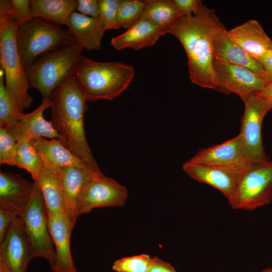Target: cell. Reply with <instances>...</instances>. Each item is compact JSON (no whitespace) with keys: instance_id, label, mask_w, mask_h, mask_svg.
<instances>
[{"instance_id":"cell-1","label":"cell","mask_w":272,"mask_h":272,"mask_svg":"<svg viewBox=\"0 0 272 272\" xmlns=\"http://www.w3.org/2000/svg\"><path fill=\"white\" fill-rule=\"evenodd\" d=\"M221 24L215 11L202 4L196 13L183 15L167 29V33L175 36L185 49L191 82L216 91L212 42L215 30Z\"/></svg>"},{"instance_id":"cell-2","label":"cell","mask_w":272,"mask_h":272,"mask_svg":"<svg viewBox=\"0 0 272 272\" xmlns=\"http://www.w3.org/2000/svg\"><path fill=\"white\" fill-rule=\"evenodd\" d=\"M51 119L62 144L95 171H100L88 145L84 128L88 105L73 75L55 89L51 98Z\"/></svg>"},{"instance_id":"cell-3","label":"cell","mask_w":272,"mask_h":272,"mask_svg":"<svg viewBox=\"0 0 272 272\" xmlns=\"http://www.w3.org/2000/svg\"><path fill=\"white\" fill-rule=\"evenodd\" d=\"M133 67L120 62L97 61L82 55L73 74L87 101L112 100L125 90Z\"/></svg>"},{"instance_id":"cell-4","label":"cell","mask_w":272,"mask_h":272,"mask_svg":"<svg viewBox=\"0 0 272 272\" xmlns=\"http://www.w3.org/2000/svg\"><path fill=\"white\" fill-rule=\"evenodd\" d=\"M18 24L9 16L5 6L0 7V62L5 73L7 92L16 108L24 113L33 102L26 68L16 44Z\"/></svg>"},{"instance_id":"cell-5","label":"cell","mask_w":272,"mask_h":272,"mask_svg":"<svg viewBox=\"0 0 272 272\" xmlns=\"http://www.w3.org/2000/svg\"><path fill=\"white\" fill-rule=\"evenodd\" d=\"M83 49L77 42L39 56L26 68L30 88L36 89L43 99H51L55 89L73 75Z\"/></svg>"},{"instance_id":"cell-6","label":"cell","mask_w":272,"mask_h":272,"mask_svg":"<svg viewBox=\"0 0 272 272\" xmlns=\"http://www.w3.org/2000/svg\"><path fill=\"white\" fill-rule=\"evenodd\" d=\"M76 43L67 29L39 18L19 26L16 33L17 49L25 68L40 55Z\"/></svg>"},{"instance_id":"cell-7","label":"cell","mask_w":272,"mask_h":272,"mask_svg":"<svg viewBox=\"0 0 272 272\" xmlns=\"http://www.w3.org/2000/svg\"><path fill=\"white\" fill-rule=\"evenodd\" d=\"M234 210L253 211L272 200V162H251L241 171L237 186L228 200Z\"/></svg>"},{"instance_id":"cell-8","label":"cell","mask_w":272,"mask_h":272,"mask_svg":"<svg viewBox=\"0 0 272 272\" xmlns=\"http://www.w3.org/2000/svg\"><path fill=\"white\" fill-rule=\"evenodd\" d=\"M30 200L19 215L31 247L32 259L41 257L51 267L55 260L53 242L48 226V217L43 195L37 182Z\"/></svg>"},{"instance_id":"cell-9","label":"cell","mask_w":272,"mask_h":272,"mask_svg":"<svg viewBox=\"0 0 272 272\" xmlns=\"http://www.w3.org/2000/svg\"><path fill=\"white\" fill-rule=\"evenodd\" d=\"M243 102L244 111L239 134L244 155L250 162L269 160L263 145L261 127L263 120L272 106L257 93Z\"/></svg>"},{"instance_id":"cell-10","label":"cell","mask_w":272,"mask_h":272,"mask_svg":"<svg viewBox=\"0 0 272 272\" xmlns=\"http://www.w3.org/2000/svg\"><path fill=\"white\" fill-rule=\"evenodd\" d=\"M127 196L125 186L100 172L91 177L83 188L78 202V216L88 214L97 208L122 206Z\"/></svg>"},{"instance_id":"cell-11","label":"cell","mask_w":272,"mask_h":272,"mask_svg":"<svg viewBox=\"0 0 272 272\" xmlns=\"http://www.w3.org/2000/svg\"><path fill=\"white\" fill-rule=\"evenodd\" d=\"M213 70L218 91L225 95L236 94L243 101L266 84L264 79L252 70L215 58Z\"/></svg>"},{"instance_id":"cell-12","label":"cell","mask_w":272,"mask_h":272,"mask_svg":"<svg viewBox=\"0 0 272 272\" xmlns=\"http://www.w3.org/2000/svg\"><path fill=\"white\" fill-rule=\"evenodd\" d=\"M31 259L30 245L19 217L0 242V272H26Z\"/></svg>"},{"instance_id":"cell-13","label":"cell","mask_w":272,"mask_h":272,"mask_svg":"<svg viewBox=\"0 0 272 272\" xmlns=\"http://www.w3.org/2000/svg\"><path fill=\"white\" fill-rule=\"evenodd\" d=\"M51 105V99H42L41 104L34 110L24 113L16 123L5 128L17 142L31 141L39 138L61 140V135L51 122L46 120L43 116L44 111Z\"/></svg>"},{"instance_id":"cell-14","label":"cell","mask_w":272,"mask_h":272,"mask_svg":"<svg viewBox=\"0 0 272 272\" xmlns=\"http://www.w3.org/2000/svg\"><path fill=\"white\" fill-rule=\"evenodd\" d=\"M182 169L190 178L219 190L228 200L232 195L242 171L228 167L200 164L189 160L183 164Z\"/></svg>"},{"instance_id":"cell-15","label":"cell","mask_w":272,"mask_h":272,"mask_svg":"<svg viewBox=\"0 0 272 272\" xmlns=\"http://www.w3.org/2000/svg\"><path fill=\"white\" fill-rule=\"evenodd\" d=\"M189 161L239 170L245 169L251 163L244 155L239 134L219 145L200 149Z\"/></svg>"},{"instance_id":"cell-16","label":"cell","mask_w":272,"mask_h":272,"mask_svg":"<svg viewBox=\"0 0 272 272\" xmlns=\"http://www.w3.org/2000/svg\"><path fill=\"white\" fill-rule=\"evenodd\" d=\"M64 200V215L73 228L78 214L80 193L86 182L95 174L101 172L91 168L65 166L57 168Z\"/></svg>"},{"instance_id":"cell-17","label":"cell","mask_w":272,"mask_h":272,"mask_svg":"<svg viewBox=\"0 0 272 272\" xmlns=\"http://www.w3.org/2000/svg\"><path fill=\"white\" fill-rule=\"evenodd\" d=\"M212 43L215 59L247 67L263 78L264 70L260 62L230 39L228 30L223 24L215 30Z\"/></svg>"},{"instance_id":"cell-18","label":"cell","mask_w":272,"mask_h":272,"mask_svg":"<svg viewBox=\"0 0 272 272\" xmlns=\"http://www.w3.org/2000/svg\"><path fill=\"white\" fill-rule=\"evenodd\" d=\"M35 182H30L19 174L1 171L0 210L19 216L27 207L33 194Z\"/></svg>"},{"instance_id":"cell-19","label":"cell","mask_w":272,"mask_h":272,"mask_svg":"<svg viewBox=\"0 0 272 272\" xmlns=\"http://www.w3.org/2000/svg\"><path fill=\"white\" fill-rule=\"evenodd\" d=\"M49 231L55 247L52 272H78L72 258L70 239L73 229L64 215L48 216Z\"/></svg>"},{"instance_id":"cell-20","label":"cell","mask_w":272,"mask_h":272,"mask_svg":"<svg viewBox=\"0 0 272 272\" xmlns=\"http://www.w3.org/2000/svg\"><path fill=\"white\" fill-rule=\"evenodd\" d=\"M228 32L233 42L257 60L272 49V40L255 20H250Z\"/></svg>"},{"instance_id":"cell-21","label":"cell","mask_w":272,"mask_h":272,"mask_svg":"<svg viewBox=\"0 0 272 272\" xmlns=\"http://www.w3.org/2000/svg\"><path fill=\"white\" fill-rule=\"evenodd\" d=\"M166 34L167 29L140 19L125 32L113 37L110 44L117 50L127 48L138 50L154 45L161 36Z\"/></svg>"},{"instance_id":"cell-22","label":"cell","mask_w":272,"mask_h":272,"mask_svg":"<svg viewBox=\"0 0 272 272\" xmlns=\"http://www.w3.org/2000/svg\"><path fill=\"white\" fill-rule=\"evenodd\" d=\"M65 26L76 42L84 49L100 50L106 30L99 18H93L73 12Z\"/></svg>"},{"instance_id":"cell-23","label":"cell","mask_w":272,"mask_h":272,"mask_svg":"<svg viewBox=\"0 0 272 272\" xmlns=\"http://www.w3.org/2000/svg\"><path fill=\"white\" fill-rule=\"evenodd\" d=\"M30 142L38 153L42 162L53 167L73 166L92 169L72 153L59 139L46 140L44 138H39Z\"/></svg>"},{"instance_id":"cell-24","label":"cell","mask_w":272,"mask_h":272,"mask_svg":"<svg viewBox=\"0 0 272 272\" xmlns=\"http://www.w3.org/2000/svg\"><path fill=\"white\" fill-rule=\"evenodd\" d=\"M43 164L41 174L38 180L35 182L40 188L48 216L64 215V200L57 168L44 162Z\"/></svg>"},{"instance_id":"cell-25","label":"cell","mask_w":272,"mask_h":272,"mask_svg":"<svg viewBox=\"0 0 272 272\" xmlns=\"http://www.w3.org/2000/svg\"><path fill=\"white\" fill-rule=\"evenodd\" d=\"M77 0H31L33 18H39L65 25L71 15L75 11Z\"/></svg>"},{"instance_id":"cell-26","label":"cell","mask_w":272,"mask_h":272,"mask_svg":"<svg viewBox=\"0 0 272 272\" xmlns=\"http://www.w3.org/2000/svg\"><path fill=\"white\" fill-rule=\"evenodd\" d=\"M184 14L173 0H149L140 19L159 28L167 29Z\"/></svg>"},{"instance_id":"cell-27","label":"cell","mask_w":272,"mask_h":272,"mask_svg":"<svg viewBox=\"0 0 272 272\" xmlns=\"http://www.w3.org/2000/svg\"><path fill=\"white\" fill-rule=\"evenodd\" d=\"M14 166L26 170L34 181H37L43 169V164L38 153L30 141L18 142Z\"/></svg>"},{"instance_id":"cell-28","label":"cell","mask_w":272,"mask_h":272,"mask_svg":"<svg viewBox=\"0 0 272 272\" xmlns=\"http://www.w3.org/2000/svg\"><path fill=\"white\" fill-rule=\"evenodd\" d=\"M149 0H120L117 23L119 28L128 29L140 19Z\"/></svg>"},{"instance_id":"cell-29","label":"cell","mask_w":272,"mask_h":272,"mask_svg":"<svg viewBox=\"0 0 272 272\" xmlns=\"http://www.w3.org/2000/svg\"><path fill=\"white\" fill-rule=\"evenodd\" d=\"M24 113L19 111L8 95L5 84V73L0 69V126L7 127L16 123Z\"/></svg>"},{"instance_id":"cell-30","label":"cell","mask_w":272,"mask_h":272,"mask_svg":"<svg viewBox=\"0 0 272 272\" xmlns=\"http://www.w3.org/2000/svg\"><path fill=\"white\" fill-rule=\"evenodd\" d=\"M152 260L147 254L124 257L114 261L112 268L116 272H148Z\"/></svg>"},{"instance_id":"cell-31","label":"cell","mask_w":272,"mask_h":272,"mask_svg":"<svg viewBox=\"0 0 272 272\" xmlns=\"http://www.w3.org/2000/svg\"><path fill=\"white\" fill-rule=\"evenodd\" d=\"M120 0H99V18L106 31L119 29L118 23V11Z\"/></svg>"},{"instance_id":"cell-32","label":"cell","mask_w":272,"mask_h":272,"mask_svg":"<svg viewBox=\"0 0 272 272\" xmlns=\"http://www.w3.org/2000/svg\"><path fill=\"white\" fill-rule=\"evenodd\" d=\"M18 143L0 126V164L14 166Z\"/></svg>"},{"instance_id":"cell-33","label":"cell","mask_w":272,"mask_h":272,"mask_svg":"<svg viewBox=\"0 0 272 272\" xmlns=\"http://www.w3.org/2000/svg\"><path fill=\"white\" fill-rule=\"evenodd\" d=\"M8 12L19 26L34 18L29 0H8Z\"/></svg>"},{"instance_id":"cell-34","label":"cell","mask_w":272,"mask_h":272,"mask_svg":"<svg viewBox=\"0 0 272 272\" xmlns=\"http://www.w3.org/2000/svg\"><path fill=\"white\" fill-rule=\"evenodd\" d=\"M82 15L99 18V6L98 0H77L76 10Z\"/></svg>"},{"instance_id":"cell-35","label":"cell","mask_w":272,"mask_h":272,"mask_svg":"<svg viewBox=\"0 0 272 272\" xmlns=\"http://www.w3.org/2000/svg\"><path fill=\"white\" fill-rule=\"evenodd\" d=\"M19 217L17 214L0 210V242L3 240L11 226Z\"/></svg>"},{"instance_id":"cell-36","label":"cell","mask_w":272,"mask_h":272,"mask_svg":"<svg viewBox=\"0 0 272 272\" xmlns=\"http://www.w3.org/2000/svg\"><path fill=\"white\" fill-rule=\"evenodd\" d=\"M178 9L184 15L190 16L196 13L202 4L199 0H173Z\"/></svg>"},{"instance_id":"cell-37","label":"cell","mask_w":272,"mask_h":272,"mask_svg":"<svg viewBox=\"0 0 272 272\" xmlns=\"http://www.w3.org/2000/svg\"><path fill=\"white\" fill-rule=\"evenodd\" d=\"M258 61L263 67L264 70L263 78L266 84L272 81V49L268 51Z\"/></svg>"},{"instance_id":"cell-38","label":"cell","mask_w":272,"mask_h":272,"mask_svg":"<svg viewBox=\"0 0 272 272\" xmlns=\"http://www.w3.org/2000/svg\"><path fill=\"white\" fill-rule=\"evenodd\" d=\"M148 272H177L169 262L155 256L152 257V263Z\"/></svg>"},{"instance_id":"cell-39","label":"cell","mask_w":272,"mask_h":272,"mask_svg":"<svg viewBox=\"0 0 272 272\" xmlns=\"http://www.w3.org/2000/svg\"><path fill=\"white\" fill-rule=\"evenodd\" d=\"M257 93L266 99L272 106V81L267 83L262 89Z\"/></svg>"},{"instance_id":"cell-40","label":"cell","mask_w":272,"mask_h":272,"mask_svg":"<svg viewBox=\"0 0 272 272\" xmlns=\"http://www.w3.org/2000/svg\"><path fill=\"white\" fill-rule=\"evenodd\" d=\"M261 272H272V267H268L262 270Z\"/></svg>"}]
</instances>
